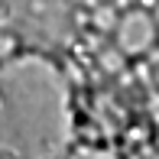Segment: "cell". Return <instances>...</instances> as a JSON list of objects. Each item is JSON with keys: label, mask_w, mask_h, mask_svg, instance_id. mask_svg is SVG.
<instances>
[{"label": "cell", "mask_w": 159, "mask_h": 159, "mask_svg": "<svg viewBox=\"0 0 159 159\" xmlns=\"http://www.w3.org/2000/svg\"><path fill=\"white\" fill-rule=\"evenodd\" d=\"M111 33L124 55H146L149 49H156V39H159V26L146 7H133L124 16H117Z\"/></svg>", "instance_id": "6da1fadb"}, {"label": "cell", "mask_w": 159, "mask_h": 159, "mask_svg": "<svg viewBox=\"0 0 159 159\" xmlns=\"http://www.w3.org/2000/svg\"><path fill=\"white\" fill-rule=\"evenodd\" d=\"M98 59H101V65H104V68L111 71V75H117V71H124V68H127V55L120 52L117 46H114V49H104V52H101Z\"/></svg>", "instance_id": "7a4b0ae2"}, {"label": "cell", "mask_w": 159, "mask_h": 159, "mask_svg": "<svg viewBox=\"0 0 159 159\" xmlns=\"http://www.w3.org/2000/svg\"><path fill=\"white\" fill-rule=\"evenodd\" d=\"M117 7H101V10L94 13V26H101V30H114V23H117Z\"/></svg>", "instance_id": "3957f363"}, {"label": "cell", "mask_w": 159, "mask_h": 159, "mask_svg": "<svg viewBox=\"0 0 159 159\" xmlns=\"http://www.w3.org/2000/svg\"><path fill=\"white\" fill-rule=\"evenodd\" d=\"M16 49H20V39H16V36H10V33L0 36V59H10V55H16Z\"/></svg>", "instance_id": "277c9868"}, {"label": "cell", "mask_w": 159, "mask_h": 159, "mask_svg": "<svg viewBox=\"0 0 159 159\" xmlns=\"http://www.w3.org/2000/svg\"><path fill=\"white\" fill-rule=\"evenodd\" d=\"M68 159H117L111 153H94V149H78V153H71Z\"/></svg>", "instance_id": "5b68a950"}, {"label": "cell", "mask_w": 159, "mask_h": 159, "mask_svg": "<svg viewBox=\"0 0 159 159\" xmlns=\"http://www.w3.org/2000/svg\"><path fill=\"white\" fill-rule=\"evenodd\" d=\"M153 20H156V26H159V0L153 3Z\"/></svg>", "instance_id": "8992f818"}, {"label": "cell", "mask_w": 159, "mask_h": 159, "mask_svg": "<svg viewBox=\"0 0 159 159\" xmlns=\"http://www.w3.org/2000/svg\"><path fill=\"white\" fill-rule=\"evenodd\" d=\"M140 3H143V7H153V3H156V0H140Z\"/></svg>", "instance_id": "52a82bcc"}, {"label": "cell", "mask_w": 159, "mask_h": 159, "mask_svg": "<svg viewBox=\"0 0 159 159\" xmlns=\"http://www.w3.org/2000/svg\"><path fill=\"white\" fill-rule=\"evenodd\" d=\"M156 81H159V68H156Z\"/></svg>", "instance_id": "ba28073f"}]
</instances>
